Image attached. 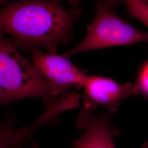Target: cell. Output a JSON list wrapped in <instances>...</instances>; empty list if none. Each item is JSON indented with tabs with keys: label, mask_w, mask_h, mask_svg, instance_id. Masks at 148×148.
Here are the masks:
<instances>
[{
	"label": "cell",
	"mask_w": 148,
	"mask_h": 148,
	"mask_svg": "<svg viewBox=\"0 0 148 148\" xmlns=\"http://www.w3.org/2000/svg\"><path fill=\"white\" fill-rule=\"evenodd\" d=\"M82 12L65 8L60 0H19L0 8V32L24 52L43 48L56 54L71 40Z\"/></svg>",
	"instance_id": "obj_1"
},
{
	"label": "cell",
	"mask_w": 148,
	"mask_h": 148,
	"mask_svg": "<svg viewBox=\"0 0 148 148\" xmlns=\"http://www.w3.org/2000/svg\"><path fill=\"white\" fill-rule=\"evenodd\" d=\"M0 32V106L24 99L40 98L46 107L71 97L51 85L32 61L23 56L13 41Z\"/></svg>",
	"instance_id": "obj_2"
},
{
	"label": "cell",
	"mask_w": 148,
	"mask_h": 148,
	"mask_svg": "<svg viewBox=\"0 0 148 148\" xmlns=\"http://www.w3.org/2000/svg\"><path fill=\"white\" fill-rule=\"evenodd\" d=\"M142 42L148 43V32L130 25L100 1L97 5L95 18L87 27L84 39L62 55L69 58L86 51Z\"/></svg>",
	"instance_id": "obj_3"
},
{
	"label": "cell",
	"mask_w": 148,
	"mask_h": 148,
	"mask_svg": "<svg viewBox=\"0 0 148 148\" xmlns=\"http://www.w3.org/2000/svg\"><path fill=\"white\" fill-rule=\"evenodd\" d=\"M31 52L32 61L43 77L63 93L84 87L88 76L74 66L68 58L62 54L44 53L41 49Z\"/></svg>",
	"instance_id": "obj_4"
},
{
	"label": "cell",
	"mask_w": 148,
	"mask_h": 148,
	"mask_svg": "<svg viewBox=\"0 0 148 148\" xmlns=\"http://www.w3.org/2000/svg\"><path fill=\"white\" fill-rule=\"evenodd\" d=\"M83 88L86 98V108L93 111L96 106H104L108 112L116 111L121 102L129 97L139 93L138 85H121L112 79L98 76H88Z\"/></svg>",
	"instance_id": "obj_5"
},
{
	"label": "cell",
	"mask_w": 148,
	"mask_h": 148,
	"mask_svg": "<svg viewBox=\"0 0 148 148\" xmlns=\"http://www.w3.org/2000/svg\"><path fill=\"white\" fill-rule=\"evenodd\" d=\"M109 112L95 115L85 108L79 112L76 126L84 131L82 137L75 140L74 148H116L112 139Z\"/></svg>",
	"instance_id": "obj_6"
},
{
	"label": "cell",
	"mask_w": 148,
	"mask_h": 148,
	"mask_svg": "<svg viewBox=\"0 0 148 148\" xmlns=\"http://www.w3.org/2000/svg\"><path fill=\"white\" fill-rule=\"evenodd\" d=\"M34 132L35 127L32 123L16 128L14 115L8 113L0 123V148H34Z\"/></svg>",
	"instance_id": "obj_7"
},
{
	"label": "cell",
	"mask_w": 148,
	"mask_h": 148,
	"mask_svg": "<svg viewBox=\"0 0 148 148\" xmlns=\"http://www.w3.org/2000/svg\"><path fill=\"white\" fill-rule=\"evenodd\" d=\"M130 13L148 28V3L140 0H123Z\"/></svg>",
	"instance_id": "obj_8"
},
{
	"label": "cell",
	"mask_w": 148,
	"mask_h": 148,
	"mask_svg": "<svg viewBox=\"0 0 148 148\" xmlns=\"http://www.w3.org/2000/svg\"><path fill=\"white\" fill-rule=\"evenodd\" d=\"M139 88L148 96V62L144 65L139 78Z\"/></svg>",
	"instance_id": "obj_9"
},
{
	"label": "cell",
	"mask_w": 148,
	"mask_h": 148,
	"mask_svg": "<svg viewBox=\"0 0 148 148\" xmlns=\"http://www.w3.org/2000/svg\"><path fill=\"white\" fill-rule=\"evenodd\" d=\"M68 1L73 5H77L79 3L78 0H68Z\"/></svg>",
	"instance_id": "obj_10"
},
{
	"label": "cell",
	"mask_w": 148,
	"mask_h": 148,
	"mask_svg": "<svg viewBox=\"0 0 148 148\" xmlns=\"http://www.w3.org/2000/svg\"><path fill=\"white\" fill-rule=\"evenodd\" d=\"M143 148H148V142L144 143L143 146Z\"/></svg>",
	"instance_id": "obj_11"
},
{
	"label": "cell",
	"mask_w": 148,
	"mask_h": 148,
	"mask_svg": "<svg viewBox=\"0 0 148 148\" xmlns=\"http://www.w3.org/2000/svg\"><path fill=\"white\" fill-rule=\"evenodd\" d=\"M0 3H5V4L8 3L7 0H0Z\"/></svg>",
	"instance_id": "obj_12"
},
{
	"label": "cell",
	"mask_w": 148,
	"mask_h": 148,
	"mask_svg": "<svg viewBox=\"0 0 148 148\" xmlns=\"http://www.w3.org/2000/svg\"><path fill=\"white\" fill-rule=\"evenodd\" d=\"M140 1H144V2H148V0H140Z\"/></svg>",
	"instance_id": "obj_13"
}]
</instances>
